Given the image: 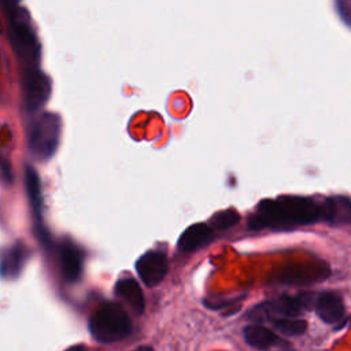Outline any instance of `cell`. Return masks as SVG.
Listing matches in <instances>:
<instances>
[{
    "label": "cell",
    "mask_w": 351,
    "mask_h": 351,
    "mask_svg": "<svg viewBox=\"0 0 351 351\" xmlns=\"http://www.w3.org/2000/svg\"><path fill=\"white\" fill-rule=\"evenodd\" d=\"M325 221V204L308 197L285 196L276 200H263L251 218L252 228H287Z\"/></svg>",
    "instance_id": "1"
},
{
    "label": "cell",
    "mask_w": 351,
    "mask_h": 351,
    "mask_svg": "<svg viewBox=\"0 0 351 351\" xmlns=\"http://www.w3.org/2000/svg\"><path fill=\"white\" fill-rule=\"evenodd\" d=\"M3 10L7 16L8 40L16 58L25 67L38 66L41 45L29 12L19 3L3 5Z\"/></svg>",
    "instance_id": "2"
},
{
    "label": "cell",
    "mask_w": 351,
    "mask_h": 351,
    "mask_svg": "<svg viewBox=\"0 0 351 351\" xmlns=\"http://www.w3.org/2000/svg\"><path fill=\"white\" fill-rule=\"evenodd\" d=\"M89 330L97 341L114 343L125 339L130 333L132 322L121 304L107 302L90 317Z\"/></svg>",
    "instance_id": "3"
},
{
    "label": "cell",
    "mask_w": 351,
    "mask_h": 351,
    "mask_svg": "<svg viewBox=\"0 0 351 351\" xmlns=\"http://www.w3.org/2000/svg\"><path fill=\"white\" fill-rule=\"evenodd\" d=\"M62 121L58 114L41 112L29 125L27 147L38 159H49L58 149Z\"/></svg>",
    "instance_id": "4"
},
{
    "label": "cell",
    "mask_w": 351,
    "mask_h": 351,
    "mask_svg": "<svg viewBox=\"0 0 351 351\" xmlns=\"http://www.w3.org/2000/svg\"><path fill=\"white\" fill-rule=\"evenodd\" d=\"M52 82L38 66L25 67L22 75V97L25 108L29 112L38 111L49 99Z\"/></svg>",
    "instance_id": "5"
},
{
    "label": "cell",
    "mask_w": 351,
    "mask_h": 351,
    "mask_svg": "<svg viewBox=\"0 0 351 351\" xmlns=\"http://www.w3.org/2000/svg\"><path fill=\"white\" fill-rule=\"evenodd\" d=\"M308 303L310 296L304 293L296 296H281L273 302L259 303L250 310L248 318L255 322L273 319V315L296 318V315L302 314L308 307Z\"/></svg>",
    "instance_id": "6"
},
{
    "label": "cell",
    "mask_w": 351,
    "mask_h": 351,
    "mask_svg": "<svg viewBox=\"0 0 351 351\" xmlns=\"http://www.w3.org/2000/svg\"><path fill=\"white\" fill-rule=\"evenodd\" d=\"M167 259L159 251H148L136 262V271L140 280L148 287L158 285L167 274Z\"/></svg>",
    "instance_id": "7"
},
{
    "label": "cell",
    "mask_w": 351,
    "mask_h": 351,
    "mask_svg": "<svg viewBox=\"0 0 351 351\" xmlns=\"http://www.w3.org/2000/svg\"><path fill=\"white\" fill-rule=\"evenodd\" d=\"M318 317L326 324H336L343 319L346 308L343 299L335 292H322L315 300Z\"/></svg>",
    "instance_id": "8"
},
{
    "label": "cell",
    "mask_w": 351,
    "mask_h": 351,
    "mask_svg": "<svg viewBox=\"0 0 351 351\" xmlns=\"http://www.w3.org/2000/svg\"><path fill=\"white\" fill-rule=\"evenodd\" d=\"M27 259V250L23 244H15L0 254V276L15 278L23 269Z\"/></svg>",
    "instance_id": "9"
},
{
    "label": "cell",
    "mask_w": 351,
    "mask_h": 351,
    "mask_svg": "<svg viewBox=\"0 0 351 351\" xmlns=\"http://www.w3.org/2000/svg\"><path fill=\"white\" fill-rule=\"evenodd\" d=\"M62 274L67 281H77L82 271L81 251L71 243L63 241L59 250Z\"/></svg>",
    "instance_id": "10"
},
{
    "label": "cell",
    "mask_w": 351,
    "mask_h": 351,
    "mask_svg": "<svg viewBox=\"0 0 351 351\" xmlns=\"http://www.w3.org/2000/svg\"><path fill=\"white\" fill-rule=\"evenodd\" d=\"M244 339L245 341L258 348V350H269V348H274V347H285L287 343L282 341V339H280L277 335H274L270 329L258 325V324H252L248 325L247 328H244Z\"/></svg>",
    "instance_id": "11"
},
{
    "label": "cell",
    "mask_w": 351,
    "mask_h": 351,
    "mask_svg": "<svg viewBox=\"0 0 351 351\" xmlns=\"http://www.w3.org/2000/svg\"><path fill=\"white\" fill-rule=\"evenodd\" d=\"M211 233H213L211 228L206 223L191 225L181 233L178 239V247L182 251L196 250L210 240Z\"/></svg>",
    "instance_id": "12"
},
{
    "label": "cell",
    "mask_w": 351,
    "mask_h": 351,
    "mask_svg": "<svg viewBox=\"0 0 351 351\" xmlns=\"http://www.w3.org/2000/svg\"><path fill=\"white\" fill-rule=\"evenodd\" d=\"M115 293L126 302L136 313L144 311V296L137 281L132 278H122L115 284Z\"/></svg>",
    "instance_id": "13"
},
{
    "label": "cell",
    "mask_w": 351,
    "mask_h": 351,
    "mask_svg": "<svg viewBox=\"0 0 351 351\" xmlns=\"http://www.w3.org/2000/svg\"><path fill=\"white\" fill-rule=\"evenodd\" d=\"M325 221L332 223L351 221V200L346 197H332L324 202Z\"/></svg>",
    "instance_id": "14"
},
{
    "label": "cell",
    "mask_w": 351,
    "mask_h": 351,
    "mask_svg": "<svg viewBox=\"0 0 351 351\" xmlns=\"http://www.w3.org/2000/svg\"><path fill=\"white\" fill-rule=\"evenodd\" d=\"M26 188H27V195H29L33 213L38 219H41V207H43L41 185H40L38 176L32 167L26 169Z\"/></svg>",
    "instance_id": "15"
},
{
    "label": "cell",
    "mask_w": 351,
    "mask_h": 351,
    "mask_svg": "<svg viewBox=\"0 0 351 351\" xmlns=\"http://www.w3.org/2000/svg\"><path fill=\"white\" fill-rule=\"evenodd\" d=\"M273 326L281 335L299 336L306 330L307 324L303 319H296V318H291V317H280V318L273 319Z\"/></svg>",
    "instance_id": "16"
},
{
    "label": "cell",
    "mask_w": 351,
    "mask_h": 351,
    "mask_svg": "<svg viewBox=\"0 0 351 351\" xmlns=\"http://www.w3.org/2000/svg\"><path fill=\"white\" fill-rule=\"evenodd\" d=\"M240 217L234 210H225L217 213L211 218V226L215 229H228L239 222Z\"/></svg>",
    "instance_id": "17"
},
{
    "label": "cell",
    "mask_w": 351,
    "mask_h": 351,
    "mask_svg": "<svg viewBox=\"0 0 351 351\" xmlns=\"http://www.w3.org/2000/svg\"><path fill=\"white\" fill-rule=\"evenodd\" d=\"M66 351H86V350L84 348V346H73V347L67 348Z\"/></svg>",
    "instance_id": "18"
},
{
    "label": "cell",
    "mask_w": 351,
    "mask_h": 351,
    "mask_svg": "<svg viewBox=\"0 0 351 351\" xmlns=\"http://www.w3.org/2000/svg\"><path fill=\"white\" fill-rule=\"evenodd\" d=\"M133 351H154V350H152V347H149V346H140V347H137V348L133 350Z\"/></svg>",
    "instance_id": "19"
}]
</instances>
